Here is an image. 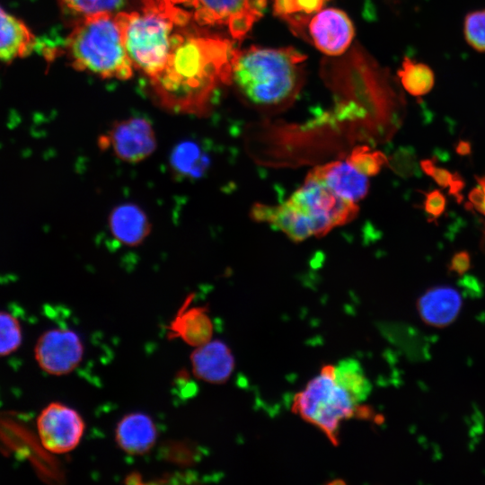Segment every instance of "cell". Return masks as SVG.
Wrapping results in <instances>:
<instances>
[{"mask_svg":"<svg viewBox=\"0 0 485 485\" xmlns=\"http://www.w3.org/2000/svg\"><path fill=\"white\" fill-rule=\"evenodd\" d=\"M232 41L188 25L172 36L163 68L150 78L155 101L176 114L206 116L214 92L231 83Z\"/></svg>","mask_w":485,"mask_h":485,"instance_id":"6da1fadb","label":"cell"},{"mask_svg":"<svg viewBox=\"0 0 485 485\" xmlns=\"http://www.w3.org/2000/svg\"><path fill=\"white\" fill-rule=\"evenodd\" d=\"M358 206L336 195L321 181L306 176L304 182L279 205L256 204L251 216L284 233L294 242L322 236L348 224Z\"/></svg>","mask_w":485,"mask_h":485,"instance_id":"7a4b0ae2","label":"cell"},{"mask_svg":"<svg viewBox=\"0 0 485 485\" xmlns=\"http://www.w3.org/2000/svg\"><path fill=\"white\" fill-rule=\"evenodd\" d=\"M305 56L293 48L235 49L231 83L251 104L283 107L296 97L303 84Z\"/></svg>","mask_w":485,"mask_h":485,"instance_id":"3957f363","label":"cell"},{"mask_svg":"<svg viewBox=\"0 0 485 485\" xmlns=\"http://www.w3.org/2000/svg\"><path fill=\"white\" fill-rule=\"evenodd\" d=\"M140 2V10L115 16L133 66L151 78L164 66L176 28L188 25L192 19L172 0Z\"/></svg>","mask_w":485,"mask_h":485,"instance_id":"277c9868","label":"cell"},{"mask_svg":"<svg viewBox=\"0 0 485 485\" xmlns=\"http://www.w3.org/2000/svg\"><path fill=\"white\" fill-rule=\"evenodd\" d=\"M66 48L71 65L77 70L102 78L126 80L132 76L133 64L112 13L84 16L68 35Z\"/></svg>","mask_w":485,"mask_h":485,"instance_id":"5b68a950","label":"cell"},{"mask_svg":"<svg viewBox=\"0 0 485 485\" xmlns=\"http://www.w3.org/2000/svg\"><path fill=\"white\" fill-rule=\"evenodd\" d=\"M334 367L323 366L320 374L295 395L291 410L319 428L333 445H338L342 421L353 417L368 418L371 412L354 402L336 383Z\"/></svg>","mask_w":485,"mask_h":485,"instance_id":"8992f818","label":"cell"},{"mask_svg":"<svg viewBox=\"0 0 485 485\" xmlns=\"http://www.w3.org/2000/svg\"><path fill=\"white\" fill-rule=\"evenodd\" d=\"M386 163L383 153L359 146L346 159L316 166L307 176L321 181L343 199L357 203L369 190L370 177L376 175Z\"/></svg>","mask_w":485,"mask_h":485,"instance_id":"52a82bcc","label":"cell"},{"mask_svg":"<svg viewBox=\"0 0 485 485\" xmlns=\"http://www.w3.org/2000/svg\"><path fill=\"white\" fill-rule=\"evenodd\" d=\"M188 11L198 25L225 27L242 40L261 16L267 0H172Z\"/></svg>","mask_w":485,"mask_h":485,"instance_id":"ba28073f","label":"cell"},{"mask_svg":"<svg viewBox=\"0 0 485 485\" xmlns=\"http://www.w3.org/2000/svg\"><path fill=\"white\" fill-rule=\"evenodd\" d=\"M102 151L110 149L121 162L138 163L150 157L157 148V139L151 122L142 117L116 120L98 138Z\"/></svg>","mask_w":485,"mask_h":485,"instance_id":"9c48e42d","label":"cell"},{"mask_svg":"<svg viewBox=\"0 0 485 485\" xmlns=\"http://www.w3.org/2000/svg\"><path fill=\"white\" fill-rule=\"evenodd\" d=\"M36 425L42 446L56 454L74 450L80 444L85 429L81 414L57 401L51 402L42 409Z\"/></svg>","mask_w":485,"mask_h":485,"instance_id":"30bf717a","label":"cell"},{"mask_svg":"<svg viewBox=\"0 0 485 485\" xmlns=\"http://www.w3.org/2000/svg\"><path fill=\"white\" fill-rule=\"evenodd\" d=\"M84 353L80 336L66 328L44 331L34 347V357L40 368L55 376L73 372L81 364Z\"/></svg>","mask_w":485,"mask_h":485,"instance_id":"8fae6325","label":"cell"},{"mask_svg":"<svg viewBox=\"0 0 485 485\" xmlns=\"http://www.w3.org/2000/svg\"><path fill=\"white\" fill-rule=\"evenodd\" d=\"M301 34H305L321 52L335 56L348 48L355 30L347 13L340 9L327 8L308 17Z\"/></svg>","mask_w":485,"mask_h":485,"instance_id":"7c38bea8","label":"cell"},{"mask_svg":"<svg viewBox=\"0 0 485 485\" xmlns=\"http://www.w3.org/2000/svg\"><path fill=\"white\" fill-rule=\"evenodd\" d=\"M190 358L193 375L207 384H225L234 370V355L230 348L219 340H211L194 348Z\"/></svg>","mask_w":485,"mask_h":485,"instance_id":"4fadbf2b","label":"cell"},{"mask_svg":"<svg viewBox=\"0 0 485 485\" xmlns=\"http://www.w3.org/2000/svg\"><path fill=\"white\" fill-rule=\"evenodd\" d=\"M463 307L461 294L450 286H436L424 292L417 302L421 321L434 328H445L458 317Z\"/></svg>","mask_w":485,"mask_h":485,"instance_id":"5bb4252c","label":"cell"},{"mask_svg":"<svg viewBox=\"0 0 485 485\" xmlns=\"http://www.w3.org/2000/svg\"><path fill=\"white\" fill-rule=\"evenodd\" d=\"M108 226L112 237L127 247L141 245L153 227L146 212L132 202L115 206L108 216Z\"/></svg>","mask_w":485,"mask_h":485,"instance_id":"9a60e30c","label":"cell"},{"mask_svg":"<svg viewBox=\"0 0 485 485\" xmlns=\"http://www.w3.org/2000/svg\"><path fill=\"white\" fill-rule=\"evenodd\" d=\"M158 433L153 419L143 412H130L117 423L115 441L124 453L133 456L144 455L154 446Z\"/></svg>","mask_w":485,"mask_h":485,"instance_id":"2e32d148","label":"cell"},{"mask_svg":"<svg viewBox=\"0 0 485 485\" xmlns=\"http://www.w3.org/2000/svg\"><path fill=\"white\" fill-rule=\"evenodd\" d=\"M192 300L191 294L171 322L168 334L196 348L212 340L213 323L206 306H189Z\"/></svg>","mask_w":485,"mask_h":485,"instance_id":"e0dca14e","label":"cell"},{"mask_svg":"<svg viewBox=\"0 0 485 485\" xmlns=\"http://www.w3.org/2000/svg\"><path fill=\"white\" fill-rule=\"evenodd\" d=\"M37 40L20 19L0 6V60L10 63L31 53Z\"/></svg>","mask_w":485,"mask_h":485,"instance_id":"ac0fdd59","label":"cell"},{"mask_svg":"<svg viewBox=\"0 0 485 485\" xmlns=\"http://www.w3.org/2000/svg\"><path fill=\"white\" fill-rule=\"evenodd\" d=\"M207 163V155L193 141L178 144L169 158L170 171L177 179H197L204 174Z\"/></svg>","mask_w":485,"mask_h":485,"instance_id":"d6986e66","label":"cell"},{"mask_svg":"<svg viewBox=\"0 0 485 485\" xmlns=\"http://www.w3.org/2000/svg\"><path fill=\"white\" fill-rule=\"evenodd\" d=\"M334 379L357 404L370 394L371 383L356 359L346 358L335 366Z\"/></svg>","mask_w":485,"mask_h":485,"instance_id":"ffe728a7","label":"cell"},{"mask_svg":"<svg viewBox=\"0 0 485 485\" xmlns=\"http://www.w3.org/2000/svg\"><path fill=\"white\" fill-rule=\"evenodd\" d=\"M398 77L406 92L415 97L428 94L434 87L435 74L425 63L414 61L408 57L403 58Z\"/></svg>","mask_w":485,"mask_h":485,"instance_id":"44dd1931","label":"cell"},{"mask_svg":"<svg viewBox=\"0 0 485 485\" xmlns=\"http://www.w3.org/2000/svg\"><path fill=\"white\" fill-rule=\"evenodd\" d=\"M328 0H273L275 14L299 33L308 17L319 12Z\"/></svg>","mask_w":485,"mask_h":485,"instance_id":"7402d4cb","label":"cell"},{"mask_svg":"<svg viewBox=\"0 0 485 485\" xmlns=\"http://www.w3.org/2000/svg\"><path fill=\"white\" fill-rule=\"evenodd\" d=\"M159 454L163 460L182 468L198 463L201 457L198 444L188 439L165 441L161 445Z\"/></svg>","mask_w":485,"mask_h":485,"instance_id":"603a6c76","label":"cell"},{"mask_svg":"<svg viewBox=\"0 0 485 485\" xmlns=\"http://www.w3.org/2000/svg\"><path fill=\"white\" fill-rule=\"evenodd\" d=\"M421 170L431 177L441 188L448 189L458 202L462 200V190L464 188L463 179L457 172L436 165L434 159H423L419 162Z\"/></svg>","mask_w":485,"mask_h":485,"instance_id":"cb8c5ba5","label":"cell"},{"mask_svg":"<svg viewBox=\"0 0 485 485\" xmlns=\"http://www.w3.org/2000/svg\"><path fill=\"white\" fill-rule=\"evenodd\" d=\"M22 341V331L19 321L10 313L0 311V357L16 351Z\"/></svg>","mask_w":485,"mask_h":485,"instance_id":"d4e9b609","label":"cell"},{"mask_svg":"<svg viewBox=\"0 0 485 485\" xmlns=\"http://www.w3.org/2000/svg\"><path fill=\"white\" fill-rule=\"evenodd\" d=\"M463 35L469 46L485 53V9L475 10L465 15Z\"/></svg>","mask_w":485,"mask_h":485,"instance_id":"484cf974","label":"cell"},{"mask_svg":"<svg viewBox=\"0 0 485 485\" xmlns=\"http://www.w3.org/2000/svg\"><path fill=\"white\" fill-rule=\"evenodd\" d=\"M71 12L84 16L98 13H112L123 6L125 0H59Z\"/></svg>","mask_w":485,"mask_h":485,"instance_id":"4316f807","label":"cell"},{"mask_svg":"<svg viewBox=\"0 0 485 485\" xmlns=\"http://www.w3.org/2000/svg\"><path fill=\"white\" fill-rule=\"evenodd\" d=\"M424 210L429 220H436L445 212L446 199L438 190H433L425 193Z\"/></svg>","mask_w":485,"mask_h":485,"instance_id":"83f0119b","label":"cell"},{"mask_svg":"<svg viewBox=\"0 0 485 485\" xmlns=\"http://www.w3.org/2000/svg\"><path fill=\"white\" fill-rule=\"evenodd\" d=\"M395 166L401 174L406 176L419 173L416 156L412 150L400 152L396 157Z\"/></svg>","mask_w":485,"mask_h":485,"instance_id":"f1b7e54d","label":"cell"},{"mask_svg":"<svg viewBox=\"0 0 485 485\" xmlns=\"http://www.w3.org/2000/svg\"><path fill=\"white\" fill-rule=\"evenodd\" d=\"M472 268L471 255L467 251L455 252L450 260L448 269L458 276H463Z\"/></svg>","mask_w":485,"mask_h":485,"instance_id":"f546056e","label":"cell"},{"mask_svg":"<svg viewBox=\"0 0 485 485\" xmlns=\"http://www.w3.org/2000/svg\"><path fill=\"white\" fill-rule=\"evenodd\" d=\"M471 205L481 214L485 216V193L481 186L477 185L473 188L469 195Z\"/></svg>","mask_w":485,"mask_h":485,"instance_id":"4dcf8cb0","label":"cell"},{"mask_svg":"<svg viewBox=\"0 0 485 485\" xmlns=\"http://www.w3.org/2000/svg\"><path fill=\"white\" fill-rule=\"evenodd\" d=\"M460 284L463 287L466 288L468 291L478 293L481 291L480 283L477 278L473 276L466 275L460 280Z\"/></svg>","mask_w":485,"mask_h":485,"instance_id":"1f68e13d","label":"cell"},{"mask_svg":"<svg viewBox=\"0 0 485 485\" xmlns=\"http://www.w3.org/2000/svg\"><path fill=\"white\" fill-rule=\"evenodd\" d=\"M455 151L460 155H468L472 152V146L469 141L460 140L457 145Z\"/></svg>","mask_w":485,"mask_h":485,"instance_id":"d6a6232c","label":"cell"},{"mask_svg":"<svg viewBox=\"0 0 485 485\" xmlns=\"http://www.w3.org/2000/svg\"><path fill=\"white\" fill-rule=\"evenodd\" d=\"M126 483L140 484L143 483L141 474L137 472H131L126 477Z\"/></svg>","mask_w":485,"mask_h":485,"instance_id":"836d02e7","label":"cell"},{"mask_svg":"<svg viewBox=\"0 0 485 485\" xmlns=\"http://www.w3.org/2000/svg\"><path fill=\"white\" fill-rule=\"evenodd\" d=\"M476 181L478 182V185L481 186V188L485 193V175L482 177H476Z\"/></svg>","mask_w":485,"mask_h":485,"instance_id":"e575fe53","label":"cell"}]
</instances>
